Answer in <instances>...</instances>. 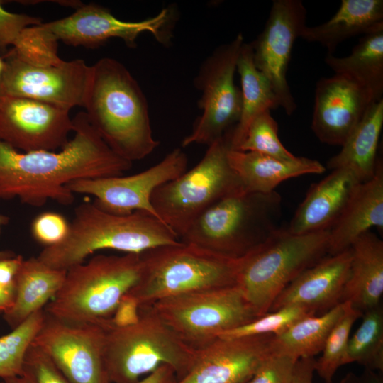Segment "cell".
Masks as SVG:
<instances>
[{
  "instance_id": "b9f144b4",
  "label": "cell",
  "mask_w": 383,
  "mask_h": 383,
  "mask_svg": "<svg viewBox=\"0 0 383 383\" xmlns=\"http://www.w3.org/2000/svg\"><path fill=\"white\" fill-rule=\"evenodd\" d=\"M314 357H301L295 365L291 383H313Z\"/></svg>"
},
{
  "instance_id": "9c48e42d",
  "label": "cell",
  "mask_w": 383,
  "mask_h": 383,
  "mask_svg": "<svg viewBox=\"0 0 383 383\" xmlns=\"http://www.w3.org/2000/svg\"><path fill=\"white\" fill-rule=\"evenodd\" d=\"M208 146L196 165L156 188L151 196L159 218L179 239L205 209L226 196L244 190L228 160L227 135Z\"/></svg>"
},
{
  "instance_id": "f546056e",
  "label": "cell",
  "mask_w": 383,
  "mask_h": 383,
  "mask_svg": "<svg viewBox=\"0 0 383 383\" xmlns=\"http://www.w3.org/2000/svg\"><path fill=\"white\" fill-rule=\"evenodd\" d=\"M342 302L320 316H306L271 341L273 353L286 354L297 359L314 357L320 353L333 326L343 313Z\"/></svg>"
},
{
  "instance_id": "1f68e13d",
  "label": "cell",
  "mask_w": 383,
  "mask_h": 383,
  "mask_svg": "<svg viewBox=\"0 0 383 383\" xmlns=\"http://www.w3.org/2000/svg\"><path fill=\"white\" fill-rule=\"evenodd\" d=\"M343 313L331 329L322 350L316 360L315 372L326 382L331 383L337 370L348 364L347 349L351 328L362 313L344 301Z\"/></svg>"
},
{
  "instance_id": "5bb4252c",
  "label": "cell",
  "mask_w": 383,
  "mask_h": 383,
  "mask_svg": "<svg viewBox=\"0 0 383 383\" xmlns=\"http://www.w3.org/2000/svg\"><path fill=\"white\" fill-rule=\"evenodd\" d=\"M3 57L4 95L28 98L67 111L84 106L91 70L84 60L35 65L21 58L12 48Z\"/></svg>"
},
{
  "instance_id": "c3c4849f",
  "label": "cell",
  "mask_w": 383,
  "mask_h": 383,
  "mask_svg": "<svg viewBox=\"0 0 383 383\" xmlns=\"http://www.w3.org/2000/svg\"><path fill=\"white\" fill-rule=\"evenodd\" d=\"M4 383H32L23 376L13 377L3 379Z\"/></svg>"
},
{
  "instance_id": "7c38bea8",
  "label": "cell",
  "mask_w": 383,
  "mask_h": 383,
  "mask_svg": "<svg viewBox=\"0 0 383 383\" xmlns=\"http://www.w3.org/2000/svg\"><path fill=\"white\" fill-rule=\"evenodd\" d=\"M173 13L162 9L155 16L140 21H125L98 4H80L71 15L37 25L36 29L48 42L59 41L72 46L97 48L111 38H120L127 46L135 48L138 36L150 33L156 40L168 44L172 38Z\"/></svg>"
},
{
  "instance_id": "7dc6e473",
  "label": "cell",
  "mask_w": 383,
  "mask_h": 383,
  "mask_svg": "<svg viewBox=\"0 0 383 383\" xmlns=\"http://www.w3.org/2000/svg\"><path fill=\"white\" fill-rule=\"evenodd\" d=\"M1 51V50H0ZM6 70V62L0 53V99L4 95L3 91L4 78Z\"/></svg>"
},
{
  "instance_id": "83f0119b",
  "label": "cell",
  "mask_w": 383,
  "mask_h": 383,
  "mask_svg": "<svg viewBox=\"0 0 383 383\" xmlns=\"http://www.w3.org/2000/svg\"><path fill=\"white\" fill-rule=\"evenodd\" d=\"M241 84L242 108L240 118L228 131L230 149L236 150L251 122L261 113L279 107L277 99L265 76L256 67L250 43H243L237 61Z\"/></svg>"
},
{
  "instance_id": "484cf974",
  "label": "cell",
  "mask_w": 383,
  "mask_h": 383,
  "mask_svg": "<svg viewBox=\"0 0 383 383\" xmlns=\"http://www.w3.org/2000/svg\"><path fill=\"white\" fill-rule=\"evenodd\" d=\"M67 271L51 268L36 257L23 259L15 279V296L3 314L11 329L43 310L61 288Z\"/></svg>"
},
{
  "instance_id": "4316f807",
  "label": "cell",
  "mask_w": 383,
  "mask_h": 383,
  "mask_svg": "<svg viewBox=\"0 0 383 383\" xmlns=\"http://www.w3.org/2000/svg\"><path fill=\"white\" fill-rule=\"evenodd\" d=\"M383 125V99L371 104L340 151L327 162L331 170L347 168L361 182L370 179L377 165V150Z\"/></svg>"
},
{
  "instance_id": "d4e9b609",
  "label": "cell",
  "mask_w": 383,
  "mask_h": 383,
  "mask_svg": "<svg viewBox=\"0 0 383 383\" xmlns=\"http://www.w3.org/2000/svg\"><path fill=\"white\" fill-rule=\"evenodd\" d=\"M383 28L382 0H342L335 13L327 21L306 26L300 38L318 43L333 55L344 40L367 35Z\"/></svg>"
},
{
  "instance_id": "8992f818",
  "label": "cell",
  "mask_w": 383,
  "mask_h": 383,
  "mask_svg": "<svg viewBox=\"0 0 383 383\" xmlns=\"http://www.w3.org/2000/svg\"><path fill=\"white\" fill-rule=\"evenodd\" d=\"M141 255H97L67 270L65 281L44 311L79 322L111 326L110 320L123 296L138 283Z\"/></svg>"
},
{
  "instance_id": "d6986e66",
  "label": "cell",
  "mask_w": 383,
  "mask_h": 383,
  "mask_svg": "<svg viewBox=\"0 0 383 383\" xmlns=\"http://www.w3.org/2000/svg\"><path fill=\"white\" fill-rule=\"evenodd\" d=\"M372 102L369 93L340 74L316 83L311 130L322 143L342 146Z\"/></svg>"
},
{
  "instance_id": "ac0fdd59",
  "label": "cell",
  "mask_w": 383,
  "mask_h": 383,
  "mask_svg": "<svg viewBox=\"0 0 383 383\" xmlns=\"http://www.w3.org/2000/svg\"><path fill=\"white\" fill-rule=\"evenodd\" d=\"M273 336L218 337L196 348L188 371L173 383H248L272 353Z\"/></svg>"
},
{
  "instance_id": "f1b7e54d",
  "label": "cell",
  "mask_w": 383,
  "mask_h": 383,
  "mask_svg": "<svg viewBox=\"0 0 383 383\" xmlns=\"http://www.w3.org/2000/svg\"><path fill=\"white\" fill-rule=\"evenodd\" d=\"M324 61L335 74L367 91L374 101L383 99V28L363 35L348 55L327 54Z\"/></svg>"
},
{
  "instance_id": "e0dca14e",
  "label": "cell",
  "mask_w": 383,
  "mask_h": 383,
  "mask_svg": "<svg viewBox=\"0 0 383 383\" xmlns=\"http://www.w3.org/2000/svg\"><path fill=\"white\" fill-rule=\"evenodd\" d=\"M70 111L37 100L0 99V140L24 152L62 149L74 131Z\"/></svg>"
},
{
  "instance_id": "8d00e7d4",
  "label": "cell",
  "mask_w": 383,
  "mask_h": 383,
  "mask_svg": "<svg viewBox=\"0 0 383 383\" xmlns=\"http://www.w3.org/2000/svg\"><path fill=\"white\" fill-rule=\"evenodd\" d=\"M298 360L272 352L260 362L248 383H291Z\"/></svg>"
},
{
  "instance_id": "e575fe53",
  "label": "cell",
  "mask_w": 383,
  "mask_h": 383,
  "mask_svg": "<svg viewBox=\"0 0 383 383\" xmlns=\"http://www.w3.org/2000/svg\"><path fill=\"white\" fill-rule=\"evenodd\" d=\"M316 313L301 306H287L269 311L252 321L227 331L218 335L221 338H235L254 335H277L297 321Z\"/></svg>"
},
{
  "instance_id": "7402d4cb",
  "label": "cell",
  "mask_w": 383,
  "mask_h": 383,
  "mask_svg": "<svg viewBox=\"0 0 383 383\" xmlns=\"http://www.w3.org/2000/svg\"><path fill=\"white\" fill-rule=\"evenodd\" d=\"M361 182L347 168H337L311 184L287 230L304 234L329 229L355 187Z\"/></svg>"
},
{
  "instance_id": "7bdbcfd3",
  "label": "cell",
  "mask_w": 383,
  "mask_h": 383,
  "mask_svg": "<svg viewBox=\"0 0 383 383\" xmlns=\"http://www.w3.org/2000/svg\"><path fill=\"white\" fill-rule=\"evenodd\" d=\"M176 379L174 371L168 365H162L144 379L135 383H173Z\"/></svg>"
},
{
  "instance_id": "44dd1931",
  "label": "cell",
  "mask_w": 383,
  "mask_h": 383,
  "mask_svg": "<svg viewBox=\"0 0 383 383\" xmlns=\"http://www.w3.org/2000/svg\"><path fill=\"white\" fill-rule=\"evenodd\" d=\"M373 227L383 230V164L379 157L374 176L355 187L329 228L328 255L350 248Z\"/></svg>"
},
{
  "instance_id": "d590c367",
  "label": "cell",
  "mask_w": 383,
  "mask_h": 383,
  "mask_svg": "<svg viewBox=\"0 0 383 383\" xmlns=\"http://www.w3.org/2000/svg\"><path fill=\"white\" fill-rule=\"evenodd\" d=\"M22 376L32 383H72L51 358L33 342L25 355Z\"/></svg>"
},
{
  "instance_id": "d6a6232c",
  "label": "cell",
  "mask_w": 383,
  "mask_h": 383,
  "mask_svg": "<svg viewBox=\"0 0 383 383\" xmlns=\"http://www.w3.org/2000/svg\"><path fill=\"white\" fill-rule=\"evenodd\" d=\"M44 316V310L39 311L0 337L1 378L22 376L25 355L41 327Z\"/></svg>"
},
{
  "instance_id": "30bf717a",
  "label": "cell",
  "mask_w": 383,
  "mask_h": 383,
  "mask_svg": "<svg viewBox=\"0 0 383 383\" xmlns=\"http://www.w3.org/2000/svg\"><path fill=\"white\" fill-rule=\"evenodd\" d=\"M148 305L194 348L258 318L238 285L184 293Z\"/></svg>"
},
{
  "instance_id": "3957f363",
  "label": "cell",
  "mask_w": 383,
  "mask_h": 383,
  "mask_svg": "<svg viewBox=\"0 0 383 383\" xmlns=\"http://www.w3.org/2000/svg\"><path fill=\"white\" fill-rule=\"evenodd\" d=\"M180 242L172 228L150 213L138 211L115 215L102 211L93 201H84L75 208L64 240L45 247L36 257L51 268L67 271L99 250L140 254Z\"/></svg>"
},
{
  "instance_id": "f35d334b",
  "label": "cell",
  "mask_w": 383,
  "mask_h": 383,
  "mask_svg": "<svg viewBox=\"0 0 383 383\" xmlns=\"http://www.w3.org/2000/svg\"><path fill=\"white\" fill-rule=\"evenodd\" d=\"M3 4L0 1V50L6 51L8 46H15L26 28L43 22L35 16L9 12Z\"/></svg>"
},
{
  "instance_id": "681fc988",
  "label": "cell",
  "mask_w": 383,
  "mask_h": 383,
  "mask_svg": "<svg viewBox=\"0 0 383 383\" xmlns=\"http://www.w3.org/2000/svg\"><path fill=\"white\" fill-rule=\"evenodd\" d=\"M1 383H4V382H1Z\"/></svg>"
},
{
  "instance_id": "603a6c76",
  "label": "cell",
  "mask_w": 383,
  "mask_h": 383,
  "mask_svg": "<svg viewBox=\"0 0 383 383\" xmlns=\"http://www.w3.org/2000/svg\"><path fill=\"white\" fill-rule=\"evenodd\" d=\"M227 157L245 192L249 193L268 194L290 178L326 171L319 161L304 157L287 160L229 149Z\"/></svg>"
},
{
  "instance_id": "74e56055",
  "label": "cell",
  "mask_w": 383,
  "mask_h": 383,
  "mask_svg": "<svg viewBox=\"0 0 383 383\" xmlns=\"http://www.w3.org/2000/svg\"><path fill=\"white\" fill-rule=\"evenodd\" d=\"M70 224L65 218L55 212H43L31 225V233L35 240L49 247L60 243L67 237Z\"/></svg>"
},
{
  "instance_id": "8fae6325",
  "label": "cell",
  "mask_w": 383,
  "mask_h": 383,
  "mask_svg": "<svg viewBox=\"0 0 383 383\" xmlns=\"http://www.w3.org/2000/svg\"><path fill=\"white\" fill-rule=\"evenodd\" d=\"M243 43V35L238 33L233 40L217 48L201 65L194 82L201 91L199 106L201 114L191 133L183 139L182 147L209 145L238 123L242 96L234 77Z\"/></svg>"
},
{
  "instance_id": "277c9868",
  "label": "cell",
  "mask_w": 383,
  "mask_h": 383,
  "mask_svg": "<svg viewBox=\"0 0 383 383\" xmlns=\"http://www.w3.org/2000/svg\"><path fill=\"white\" fill-rule=\"evenodd\" d=\"M281 202L275 191L233 193L201 212L180 240L225 256L243 257L281 228Z\"/></svg>"
},
{
  "instance_id": "ffe728a7",
  "label": "cell",
  "mask_w": 383,
  "mask_h": 383,
  "mask_svg": "<svg viewBox=\"0 0 383 383\" xmlns=\"http://www.w3.org/2000/svg\"><path fill=\"white\" fill-rule=\"evenodd\" d=\"M351 261L350 248L326 255L305 270L277 296L270 311L296 305L325 313L342 303Z\"/></svg>"
},
{
  "instance_id": "5b68a950",
  "label": "cell",
  "mask_w": 383,
  "mask_h": 383,
  "mask_svg": "<svg viewBox=\"0 0 383 383\" xmlns=\"http://www.w3.org/2000/svg\"><path fill=\"white\" fill-rule=\"evenodd\" d=\"M140 255L141 274L128 293L139 306L184 293L237 285L245 256L231 257L182 241Z\"/></svg>"
},
{
  "instance_id": "9a60e30c",
  "label": "cell",
  "mask_w": 383,
  "mask_h": 383,
  "mask_svg": "<svg viewBox=\"0 0 383 383\" xmlns=\"http://www.w3.org/2000/svg\"><path fill=\"white\" fill-rule=\"evenodd\" d=\"M187 165L186 154L180 148H175L158 163L139 173L80 179L70 182L67 188L73 194L93 196V203L109 213L125 216L140 211L159 218L151 204L153 192L184 173Z\"/></svg>"
},
{
  "instance_id": "ee69618b",
  "label": "cell",
  "mask_w": 383,
  "mask_h": 383,
  "mask_svg": "<svg viewBox=\"0 0 383 383\" xmlns=\"http://www.w3.org/2000/svg\"><path fill=\"white\" fill-rule=\"evenodd\" d=\"M340 383H383L382 377L374 370L365 368L360 375L347 374Z\"/></svg>"
},
{
  "instance_id": "ba28073f",
  "label": "cell",
  "mask_w": 383,
  "mask_h": 383,
  "mask_svg": "<svg viewBox=\"0 0 383 383\" xmlns=\"http://www.w3.org/2000/svg\"><path fill=\"white\" fill-rule=\"evenodd\" d=\"M329 229L293 234L280 228L244 256L237 285L260 317L301 272L326 256Z\"/></svg>"
},
{
  "instance_id": "bcb514c9",
  "label": "cell",
  "mask_w": 383,
  "mask_h": 383,
  "mask_svg": "<svg viewBox=\"0 0 383 383\" xmlns=\"http://www.w3.org/2000/svg\"><path fill=\"white\" fill-rule=\"evenodd\" d=\"M9 221V218L0 213V232L1 228L6 226ZM16 255L10 250H0V259L9 258L16 256Z\"/></svg>"
},
{
  "instance_id": "52a82bcc",
  "label": "cell",
  "mask_w": 383,
  "mask_h": 383,
  "mask_svg": "<svg viewBox=\"0 0 383 383\" xmlns=\"http://www.w3.org/2000/svg\"><path fill=\"white\" fill-rule=\"evenodd\" d=\"M138 321L106 330L104 359L110 383H135L162 365L177 379L188 371L196 348L184 342L148 305L139 306Z\"/></svg>"
},
{
  "instance_id": "6da1fadb",
  "label": "cell",
  "mask_w": 383,
  "mask_h": 383,
  "mask_svg": "<svg viewBox=\"0 0 383 383\" xmlns=\"http://www.w3.org/2000/svg\"><path fill=\"white\" fill-rule=\"evenodd\" d=\"M74 135L60 151H19L0 140V199H18L34 207L52 200L72 204L67 185L80 179L122 176L132 167L92 127L84 111L73 118Z\"/></svg>"
},
{
  "instance_id": "836d02e7",
  "label": "cell",
  "mask_w": 383,
  "mask_h": 383,
  "mask_svg": "<svg viewBox=\"0 0 383 383\" xmlns=\"http://www.w3.org/2000/svg\"><path fill=\"white\" fill-rule=\"evenodd\" d=\"M270 111L261 113L251 122L243 140L236 150L253 152L287 160L295 158L296 156L281 143L278 135V124L272 116Z\"/></svg>"
},
{
  "instance_id": "60d3db41",
  "label": "cell",
  "mask_w": 383,
  "mask_h": 383,
  "mask_svg": "<svg viewBox=\"0 0 383 383\" xmlns=\"http://www.w3.org/2000/svg\"><path fill=\"white\" fill-rule=\"evenodd\" d=\"M23 260L20 255L14 257L0 259V284L4 287L15 285V279L19 267Z\"/></svg>"
},
{
  "instance_id": "ab89813d",
  "label": "cell",
  "mask_w": 383,
  "mask_h": 383,
  "mask_svg": "<svg viewBox=\"0 0 383 383\" xmlns=\"http://www.w3.org/2000/svg\"><path fill=\"white\" fill-rule=\"evenodd\" d=\"M139 303L127 294L118 304L110 320L111 326L123 328L136 323L140 318Z\"/></svg>"
},
{
  "instance_id": "f6af8a7d",
  "label": "cell",
  "mask_w": 383,
  "mask_h": 383,
  "mask_svg": "<svg viewBox=\"0 0 383 383\" xmlns=\"http://www.w3.org/2000/svg\"><path fill=\"white\" fill-rule=\"evenodd\" d=\"M15 296V285L4 287L0 284V313H4L12 306Z\"/></svg>"
},
{
  "instance_id": "2e32d148",
  "label": "cell",
  "mask_w": 383,
  "mask_h": 383,
  "mask_svg": "<svg viewBox=\"0 0 383 383\" xmlns=\"http://www.w3.org/2000/svg\"><path fill=\"white\" fill-rule=\"evenodd\" d=\"M306 9L301 0H274L264 29L250 43L256 67L265 76L279 107L290 116L296 109L287 79L294 44L306 26Z\"/></svg>"
},
{
  "instance_id": "4dcf8cb0",
  "label": "cell",
  "mask_w": 383,
  "mask_h": 383,
  "mask_svg": "<svg viewBox=\"0 0 383 383\" xmlns=\"http://www.w3.org/2000/svg\"><path fill=\"white\" fill-rule=\"evenodd\" d=\"M361 324L350 337L348 363L357 362L372 370H383V310L382 306L362 313Z\"/></svg>"
},
{
  "instance_id": "7a4b0ae2",
  "label": "cell",
  "mask_w": 383,
  "mask_h": 383,
  "mask_svg": "<svg viewBox=\"0 0 383 383\" xmlns=\"http://www.w3.org/2000/svg\"><path fill=\"white\" fill-rule=\"evenodd\" d=\"M91 67L84 104L92 127L118 156L133 162L159 145L152 135L147 99L128 69L111 57Z\"/></svg>"
},
{
  "instance_id": "cb8c5ba5",
  "label": "cell",
  "mask_w": 383,
  "mask_h": 383,
  "mask_svg": "<svg viewBox=\"0 0 383 383\" xmlns=\"http://www.w3.org/2000/svg\"><path fill=\"white\" fill-rule=\"evenodd\" d=\"M351 261L342 302L362 313L380 304L383 293V241L370 231L350 246Z\"/></svg>"
},
{
  "instance_id": "4fadbf2b",
  "label": "cell",
  "mask_w": 383,
  "mask_h": 383,
  "mask_svg": "<svg viewBox=\"0 0 383 383\" xmlns=\"http://www.w3.org/2000/svg\"><path fill=\"white\" fill-rule=\"evenodd\" d=\"M44 313L33 343L51 358L72 383H110L104 359L107 328Z\"/></svg>"
}]
</instances>
